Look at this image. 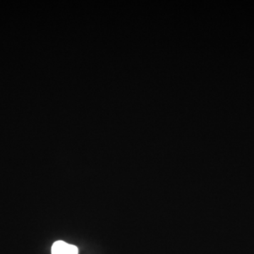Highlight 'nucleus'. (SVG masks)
Wrapping results in <instances>:
<instances>
[{
    "label": "nucleus",
    "mask_w": 254,
    "mask_h": 254,
    "mask_svg": "<svg viewBox=\"0 0 254 254\" xmlns=\"http://www.w3.org/2000/svg\"><path fill=\"white\" fill-rule=\"evenodd\" d=\"M52 254H78L76 246L71 245L64 241H56L51 249Z\"/></svg>",
    "instance_id": "nucleus-1"
}]
</instances>
